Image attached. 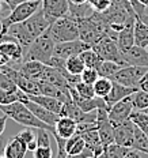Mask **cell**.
<instances>
[{
	"label": "cell",
	"mask_w": 148,
	"mask_h": 158,
	"mask_svg": "<svg viewBox=\"0 0 148 158\" xmlns=\"http://www.w3.org/2000/svg\"><path fill=\"white\" fill-rule=\"evenodd\" d=\"M19 136V139L26 144L30 143L31 140H35V135H37V128H26V130L21 131L19 134H16Z\"/></svg>",
	"instance_id": "f35d334b"
},
{
	"label": "cell",
	"mask_w": 148,
	"mask_h": 158,
	"mask_svg": "<svg viewBox=\"0 0 148 158\" xmlns=\"http://www.w3.org/2000/svg\"><path fill=\"white\" fill-rule=\"evenodd\" d=\"M0 158H3V156H2V154H0Z\"/></svg>",
	"instance_id": "680465c9"
},
{
	"label": "cell",
	"mask_w": 148,
	"mask_h": 158,
	"mask_svg": "<svg viewBox=\"0 0 148 158\" xmlns=\"http://www.w3.org/2000/svg\"><path fill=\"white\" fill-rule=\"evenodd\" d=\"M143 112H144V113H147V114H148V108H147V109H144Z\"/></svg>",
	"instance_id": "6f0895ef"
},
{
	"label": "cell",
	"mask_w": 148,
	"mask_h": 158,
	"mask_svg": "<svg viewBox=\"0 0 148 158\" xmlns=\"http://www.w3.org/2000/svg\"><path fill=\"white\" fill-rule=\"evenodd\" d=\"M134 22H129L125 27L117 34V45L120 48V51L125 53L126 51H129L132 47H134Z\"/></svg>",
	"instance_id": "ffe728a7"
},
{
	"label": "cell",
	"mask_w": 148,
	"mask_h": 158,
	"mask_svg": "<svg viewBox=\"0 0 148 158\" xmlns=\"http://www.w3.org/2000/svg\"><path fill=\"white\" fill-rule=\"evenodd\" d=\"M3 158H4V157H3Z\"/></svg>",
	"instance_id": "91938a15"
},
{
	"label": "cell",
	"mask_w": 148,
	"mask_h": 158,
	"mask_svg": "<svg viewBox=\"0 0 148 158\" xmlns=\"http://www.w3.org/2000/svg\"><path fill=\"white\" fill-rule=\"evenodd\" d=\"M140 19H141V21H143V22H144V23H146V25L148 26V15H146V14H144V15H143V16H141V18H140Z\"/></svg>",
	"instance_id": "f5cc1de1"
},
{
	"label": "cell",
	"mask_w": 148,
	"mask_h": 158,
	"mask_svg": "<svg viewBox=\"0 0 148 158\" xmlns=\"http://www.w3.org/2000/svg\"><path fill=\"white\" fill-rule=\"evenodd\" d=\"M41 10L50 25L58 18L70 15V4L68 0H42Z\"/></svg>",
	"instance_id": "9c48e42d"
},
{
	"label": "cell",
	"mask_w": 148,
	"mask_h": 158,
	"mask_svg": "<svg viewBox=\"0 0 148 158\" xmlns=\"http://www.w3.org/2000/svg\"><path fill=\"white\" fill-rule=\"evenodd\" d=\"M75 90L78 91L79 94L82 95V97L84 98H95L97 95H95V91H94V86L93 85H88V83H84V82H78L76 85H75Z\"/></svg>",
	"instance_id": "e575fe53"
},
{
	"label": "cell",
	"mask_w": 148,
	"mask_h": 158,
	"mask_svg": "<svg viewBox=\"0 0 148 158\" xmlns=\"http://www.w3.org/2000/svg\"><path fill=\"white\" fill-rule=\"evenodd\" d=\"M29 100H31L33 102L41 105V106H44L45 109L53 112L56 114H60L61 116V112H62V106H64V102L60 100H57V98H53V97H48V95H27Z\"/></svg>",
	"instance_id": "7402d4cb"
},
{
	"label": "cell",
	"mask_w": 148,
	"mask_h": 158,
	"mask_svg": "<svg viewBox=\"0 0 148 158\" xmlns=\"http://www.w3.org/2000/svg\"><path fill=\"white\" fill-rule=\"evenodd\" d=\"M88 0H68V4H74V6H83L87 4Z\"/></svg>",
	"instance_id": "681fc988"
},
{
	"label": "cell",
	"mask_w": 148,
	"mask_h": 158,
	"mask_svg": "<svg viewBox=\"0 0 148 158\" xmlns=\"http://www.w3.org/2000/svg\"><path fill=\"white\" fill-rule=\"evenodd\" d=\"M93 49L102 59V61H114V63L120 65H126L124 55L118 48L117 42L113 38H110L109 35H106L101 41H98L93 47Z\"/></svg>",
	"instance_id": "8992f818"
},
{
	"label": "cell",
	"mask_w": 148,
	"mask_h": 158,
	"mask_svg": "<svg viewBox=\"0 0 148 158\" xmlns=\"http://www.w3.org/2000/svg\"><path fill=\"white\" fill-rule=\"evenodd\" d=\"M0 52L3 55H6L7 57L11 60L12 64L19 63L21 64L23 61V55H25V49L19 44L18 41H6L0 44Z\"/></svg>",
	"instance_id": "d6986e66"
},
{
	"label": "cell",
	"mask_w": 148,
	"mask_h": 158,
	"mask_svg": "<svg viewBox=\"0 0 148 158\" xmlns=\"http://www.w3.org/2000/svg\"><path fill=\"white\" fill-rule=\"evenodd\" d=\"M79 38L86 44L94 47L98 41L107 35V26L101 12H93L90 16L78 19Z\"/></svg>",
	"instance_id": "7a4b0ae2"
},
{
	"label": "cell",
	"mask_w": 148,
	"mask_h": 158,
	"mask_svg": "<svg viewBox=\"0 0 148 158\" xmlns=\"http://www.w3.org/2000/svg\"><path fill=\"white\" fill-rule=\"evenodd\" d=\"M21 102H23L26 106H27L29 109L33 112V114H34V116L37 117L38 120H41L42 123L48 124V126L54 127V124L57 123L58 118L61 117L60 114H56V113H53V112L45 109V108L41 106V105L33 102L31 100H29L27 94H25V93H22V95H21Z\"/></svg>",
	"instance_id": "7c38bea8"
},
{
	"label": "cell",
	"mask_w": 148,
	"mask_h": 158,
	"mask_svg": "<svg viewBox=\"0 0 148 158\" xmlns=\"http://www.w3.org/2000/svg\"><path fill=\"white\" fill-rule=\"evenodd\" d=\"M132 149L141 151V153L148 156V135L144 134L139 127L134 128V140H133Z\"/></svg>",
	"instance_id": "83f0119b"
},
{
	"label": "cell",
	"mask_w": 148,
	"mask_h": 158,
	"mask_svg": "<svg viewBox=\"0 0 148 158\" xmlns=\"http://www.w3.org/2000/svg\"><path fill=\"white\" fill-rule=\"evenodd\" d=\"M65 158H94V151L90 149H86L83 153L76 154V156H70V154H67Z\"/></svg>",
	"instance_id": "7bdbcfd3"
},
{
	"label": "cell",
	"mask_w": 148,
	"mask_h": 158,
	"mask_svg": "<svg viewBox=\"0 0 148 158\" xmlns=\"http://www.w3.org/2000/svg\"><path fill=\"white\" fill-rule=\"evenodd\" d=\"M42 81L45 82H49V83L54 85V86L57 87H61V89H70V83H68V81L62 77V74H60L57 70H54V68L49 67L46 65V70H45V74H44V79Z\"/></svg>",
	"instance_id": "cb8c5ba5"
},
{
	"label": "cell",
	"mask_w": 148,
	"mask_h": 158,
	"mask_svg": "<svg viewBox=\"0 0 148 158\" xmlns=\"http://www.w3.org/2000/svg\"><path fill=\"white\" fill-rule=\"evenodd\" d=\"M84 68H86V65L80 59V56H72V57L67 59V70L70 74L80 77V74L84 71Z\"/></svg>",
	"instance_id": "d6a6232c"
},
{
	"label": "cell",
	"mask_w": 148,
	"mask_h": 158,
	"mask_svg": "<svg viewBox=\"0 0 148 158\" xmlns=\"http://www.w3.org/2000/svg\"><path fill=\"white\" fill-rule=\"evenodd\" d=\"M146 156H147V154L141 153V151H137V150H134V149H130L129 153L125 156V158H147Z\"/></svg>",
	"instance_id": "f6af8a7d"
},
{
	"label": "cell",
	"mask_w": 148,
	"mask_h": 158,
	"mask_svg": "<svg viewBox=\"0 0 148 158\" xmlns=\"http://www.w3.org/2000/svg\"><path fill=\"white\" fill-rule=\"evenodd\" d=\"M124 55L126 65H134V67H144L148 68V49L140 47H132Z\"/></svg>",
	"instance_id": "e0dca14e"
},
{
	"label": "cell",
	"mask_w": 148,
	"mask_h": 158,
	"mask_svg": "<svg viewBox=\"0 0 148 158\" xmlns=\"http://www.w3.org/2000/svg\"><path fill=\"white\" fill-rule=\"evenodd\" d=\"M23 91H16V93H11V91H6L0 89V105H10L14 104L16 101H21V95Z\"/></svg>",
	"instance_id": "836d02e7"
},
{
	"label": "cell",
	"mask_w": 148,
	"mask_h": 158,
	"mask_svg": "<svg viewBox=\"0 0 148 158\" xmlns=\"http://www.w3.org/2000/svg\"><path fill=\"white\" fill-rule=\"evenodd\" d=\"M0 89L2 90H6V91H11V93H16L19 91L18 86L8 75H6L4 72L0 71Z\"/></svg>",
	"instance_id": "d590c367"
},
{
	"label": "cell",
	"mask_w": 148,
	"mask_h": 158,
	"mask_svg": "<svg viewBox=\"0 0 148 158\" xmlns=\"http://www.w3.org/2000/svg\"><path fill=\"white\" fill-rule=\"evenodd\" d=\"M48 33L56 44L79 40L78 19H75L74 16H71V15L58 18L57 21H54L53 23L49 26Z\"/></svg>",
	"instance_id": "277c9868"
},
{
	"label": "cell",
	"mask_w": 148,
	"mask_h": 158,
	"mask_svg": "<svg viewBox=\"0 0 148 158\" xmlns=\"http://www.w3.org/2000/svg\"><path fill=\"white\" fill-rule=\"evenodd\" d=\"M93 86H94L95 95L99 97V98H105L111 91V89H113V81L109 79V78L99 77L97 81H95V83L93 85Z\"/></svg>",
	"instance_id": "484cf974"
},
{
	"label": "cell",
	"mask_w": 148,
	"mask_h": 158,
	"mask_svg": "<svg viewBox=\"0 0 148 158\" xmlns=\"http://www.w3.org/2000/svg\"><path fill=\"white\" fill-rule=\"evenodd\" d=\"M3 3H4V2H3V0H0V21L4 18V15L2 14V11H3Z\"/></svg>",
	"instance_id": "816d5d0a"
},
{
	"label": "cell",
	"mask_w": 148,
	"mask_h": 158,
	"mask_svg": "<svg viewBox=\"0 0 148 158\" xmlns=\"http://www.w3.org/2000/svg\"><path fill=\"white\" fill-rule=\"evenodd\" d=\"M130 100H132L133 108L136 110H144L148 108V91L141 90L139 89L137 91L130 95Z\"/></svg>",
	"instance_id": "f546056e"
},
{
	"label": "cell",
	"mask_w": 148,
	"mask_h": 158,
	"mask_svg": "<svg viewBox=\"0 0 148 158\" xmlns=\"http://www.w3.org/2000/svg\"><path fill=\"white\" fill-rule=\"evenodd\" d=\"M34 158H53V150L52 147H38L33 153Z\"/></svg>",
	"instance_id": "ab89813d"
},
{
	"label": "cell",
	"mask_w": 148,
	"mask_h": 158,
	"mask_svg": "<svg viewBox=\"0 0 148 158\" xmlns=\"http://www.w3.org/2000/svg\"><path fill=\"white\" fill-rule=\"evenodd\" d=\"M98 78H99L98 71L94 68H84V71L80 74V81L88 85H94Z\"/></svg>",
	"instance_id": "74e56055"
},
{
	"label": "cell",
	"mask_w": 148,
	"mask_h": 158,
	"mask_svg": "<svg viewBox=\"0 0 148 158\" xmlns=\"http://www.w3.org/2000/svg\"><path fill=\"white\" fill-rule=\"evenodd\" d=\"M49 26H50V22L44 15L42 10H39L33 16H30L27 21L18 25H12L8 29V34L15 41H18L26 51L39 35H42L48 30Z\"/></svg>",
	"instance_id": "6da1fadb"
},
{
	"label": "cell",
	"mask_w": 148,
	"mask_h": 158,
	"mask_svg": "<svg viewBox=\"0 0 148 158\" xmlns=\"http://www.w3.org/2000/svg\"><path fill=\"white\" fill-rule=\"evenodd\" d=\"M54 45L56 42L50 38L46 30L25 51L23 61H39V63L48 64L49 60L53 57Z\"/></svg>",
	"instance_id": "5b68a950"
},
{
	"label": "cell",
	"mask_w": 148,
	"mask_h": 158,
	"mask_svg": "<svg viewBox=\"0 0 148 158\" xmlns=\"http://www.w3.org/2000/svg\"><path fill=\"white\" fill-rule=\"evenodd\" d=\"M70 94H71V98L75 102V105H76L78 108H80L83 112H86V113L98 110V109H107L103 98H99V97L84 98L75 90V87H70Z\"/></svg>",
	"instance_id": "4fadbf2b"
},
{
	"label": "cell",
	"mask_w": 148,
	"mask_h": 158,
	"mask_svg": "<svg viewBox=\"0 0 148 158\" xmlns=\"http://www.w3.org/2000/svg\"><path fill=\"white\" fill-rule=\"evenodd\" d=\"M86 142L83 140V138L79 134H75L72 138L67 139V144H65V150H67V154L70 156H76V154H80L86 150Z\"/></svg>",
	"instance_id": "d4e9b609"
},
{
	"label": "cell",
	"mask_w": 148,
	"mask_h": 158,
	"mask_svg": "<svg viewBox=\"0 0 148 158\" xmlns=\"http://www.w3.org/2000/svg\"><path fill=\"white\" fill-rule=\"evenodd\" d=\"M148 68L134 67V65H124L111 77V81L126 87H140L141 79L144 78Z\"/></svg>",
	"instance_id": "52a82bcc"
},
{
	"label": "cell",
	"mask_w": 148,
	"mask_h": 158,
	"mask_svg": "<svg viewBox=\"0 0 148 158\" xmlns=\"http://www.w3.org/2000/svg\"><path fill=\"white\" fill-rule=\"evenodd\" d=\"M140 89L141 90L148 91V82H143V83H140Z\"/></svg>",
	"instance_id": "f907efd6"
},
{
	"label": "cell",
	"mask_w": 148,
	"mask_h": 158,
	"mask_svg": "<svg viewBox=\"0 0 148 158\" xmlns=\"http://www.w3.org/2000/svg\"><path fill=\"white\" fill-rule=\"evenodd\" d=\"M50 135L52 132L44 128H37V135H35V139H37L38 147H52L50 146Z\"/></svg>",
	"instance_id": "8d00e7d4"
},
{
	"label": "cell",
	"mask_w": 148,
	"mask_h": 158,
	"mask_svg": "<svg viewBox=\"0 0 148 158\" xmlns=\"http://www.w3.org/2000/svg\"><path fill=\"white\" fill-rule=\"evenodd\" d=\"M97 130L103 147H107L114 143V127L111 126L109 120L107 109L97 110Z\"/></svg>",
	"instance_id": "8fae6325"
},
{
	"label": "cell",
	"mask_w": 148,
	"mask_h": 158,
	"mask_svg": "<svg viewBox=\"0 0 148 158\" xmlns=\"http://www.w3.org/2000/svg\"><path fill=\"white\" fill-rule=\"evenodd\" d=\"M143 82H148V71L146 72V75H144V78L141 79V83H143Z\"/></svg>",
	"instance_id": "11a10c76"
},
{
	"label": "cell",
	"mask_w": 148,
	"mask_h": 158,
	"mask_svg": "<svg viewBox=\"0 0 148 158\" xmlns=\"http://www.w3.org/2000/svg\"><path fill=\"white\" fill-rule=\"evenodd\" d=\"M121 67H124V65H120V64L114 63V61H102L101 65L97 68V71H98L99 77L111 79V77H113Z\"/></svg>",
	"instance_id": "4dcf8cb0"
},
{
	"label": "cell",
	"mask_w": 148,
	"mask_h": 158,
	"mask_svg": "<svg viewBox=\"0 0 148 158\" xmlns=\"http://www.w3.org/2000/svg\"><path fill=\"white\" fill-rule=\"evenodd\" d=\"M95 2H97V0H88V4H90L91 6V7H93V4H94V3Z\"/></svg>",
	"instance_id": "9f6ffc18"
},
{
	"label": "cell",
	"mask_w": 148,
	"mask_h": 158,
	"mask_svg": "<svg viewBox=\"0 0 148 158\" xmlns=\"http://www.w3.org/2000/svg\"><path fill=\"white\" fill-rule=\"evenodd\" d=\"M139 89L140 87H126V86H122V85L117 83V82H113V89H111V91L103 98L107 110H109L113 105H116L117 102L125 100L126 97H130V95H132L134 91L139 90Z\"/></svg>",
	"instance_id": "9a60e30c"
},
{
	"label": "cell",
	"mask_w": 148,
	"mask_h": 158,
	"mask_svg": "<svg viewBox=\"0 0 148 158\" xmlns=\"http://www.w3.org/2000/svg\"><path fill=\"white\" fill-rule=\"evenodd\" d=\"M129 120L136 127H139L144 134L148 135V114L147 113H144L143 110H133Z\"/></svg>",
	"instance_id": "1f68e13d"
},
{
	"label": "cell",
	"mask_w": 148,
	"mask_h": 158,
	"mask_svg": "<svg viewBox=\"0 0 148 158\" xmlns=\"http://www.w3.org/2000/svg\"><path fill=\"white\" fill-rule=\"evenodd\" d=\"M8 64H12L11 60H10L6 55H3L2 52H0V67H4V65H8Z\"/></svg>",
	"instance_id": "7dc6e473"
},
{
	"label": "cell",
	"mask_w": 148,
	"mask_h": 158,
	"mask_svg": "<svg viewBox=\"0 0 148 158\" xmlns=\"http://www.w3.org/2000/svg\"><path fill=\"white\" fill-rule=\"evenodd\" d=\"M111 6V0H97L93 4V10L95 12H106Z\"/></svg>",
	"instance_id": "60d3db41"
},
{
	"label": "cell",
	"mask_w": 148,
	"mask_h": 158,
	"mask_svg": "<svg viewBox=\"0 0 148 158\" xmlns=\"http://www.w3.org/2000/svg\"><path fill=\"white\" fill-rule=\"evenodd\" d=\"M27 153V144L19 139L18 135L10 138L8 142L6 143V147L3 150V157L4 158H25Z\"/></svg>",
	"instance_id": "ac0fdd59"
},
{
	"label": "cell",
	"mask_w": 148,
	"mask_h": 158,
	"mask_svg": "<svg viewBox=\"0 0 148 158\" xmlns=\"http://www.w3.org/2000/svg\"><path fill=\"white\" fill-rule=\"evenodd\" d=\"M139 2L144 6V7H148V0H139Z\"/></svg>",
	"instance_id": "db71d44e"
},
{
	"label": "cell",
	"mask_w": 148,
	"mask_h": 158,
	"mask_svg": "<svg viewBox=\"0 0 148 158\" xmlns=\"http://www.w3.org/2000/svg\"><path fill=\"white\" fill-rule=\"evenodd\" d=\"M79 56H80V59L83 60L86 68H94V70H97V68L101 65V63H102V59L97 55V52H95L93 48L84 51L83 53H80Z\"/></svg>",
	"instance_id": "f1b7e54d"
},
{
	"label": "cell",
	"mask_w": 148,
	"mask_h": 158,
	"mask_svg": "<svg viewBox=\"0 0 148 158\" xmlns=\"http://www.w3.org/2000/svg\"><path fill=\"white\" fill-rule=\"evenodd\" d=\"M16 70L23 77L31 79V81H42L45 70H46V64L39 63V61H22L16 67Z\"/></svg>",
	"instance_id": "2e32d148"
},
{
	"label": "cell",
	"mask_w": 148,
	"mask_h": 158,
	"mask_svg": "<svg viewBox=\"0 0 148 158\" xmlns=\"http://www.w3.org/2000/svg\"><path fill=\"white\" fill-rule=\"evenodd\" d=\"M0 110L8 118H11L15 123L21 124L26 128H44V130H48L50 132L54 131V127L48 126V124L42 123L41 120H38L33 114V112L21 101H16V102L10 105H0Z\"/></svg>",
	"instance_id": "3957f363"
},
{
	"label": "cell",
	"mask_w": 148,
	"mask_h": 158,
	"mask_svg": "<svg viewBox=\"0 0 148 158\" xmlns=\"http://www.w3.org/2000/svg\"><path fill=\"white\" fill-rule=\"evenodd\" d=\"M91 45L86 44L84 41H82L80 38L75 40V41H68V42H60V44L54 45V52L53 56L56 57H61V59H70L72 56H79L80 53H83L87 49H91Z\"/></svg>",
	"instance_id": "30bf717a"
},
{
	"label": "cell",
	"mask_w": 148,
	"mask_h": 158,
	"mask_svg": "<svg viewBox=\"0 0 148 158\" xmlns=\"http://www.w3.org/2000/svg\"><path fill=\"white\" fill-rule=\"evenodd\" d=\"M134 45L148 49V26L140 18L134 22Z\"/></svg>",
	"instance_id": "603a6c76"
},
{
	"label": "cell",
	"mask_w": 148,
	"mask_h": 158,
	"mask_svg": "<svg viewBox=\"0 0 148 158\" xmlns=\"http://www.w3.org/2000/svg\"><path fill=\"white\" fill-rule=\"evenodd\" d=\"M129 150L130 149H128V147L113 143V144H110V146L105 147L103 153L98 158H125V156L129 153Z\"/></svg>",
	"instance_id": "4316f807"
},
{
	"label": "cell",
	"mask_w": 148,
	"mask_h": 158,
	"mask_svg": "<svg viewBox=\"0 0 148 158\" xmlns=\"http://www.w3.org/2000/svg\"><path fill=\"white\" fill-rule=\"evenodd\" d=\"M38 149V143H37V139L35 140H31L30 143H27V151H31V153H34L35 150Z\"/></svg>",
	"instance_id": "c3c4849f"
},
{
	"label": "cell",
	"mask_w": 148,
	"mask_h": 158,
	"mask_svg": "<svg viewBox=\"0 0 148 158\" xmlns=\"http://www.w3.org/2000/svg\"><path fill=\"white\" fill-rule=\"evenodd\" d=\"M8 117L6 116V114H3V116H0V136H2V134L6 130V123H7Z\"/></svg>",
	"instance_id": "bcb514c9"
},
{
	"label": "cell",
	"mask_w": 148,
	"mask_h": 158,
	"mask_svg": "<svg viewBox=\"0 0 148 158\" xmlns=\"http://www.w3.org/2000/svg\"><path fill=\"white\" fill-rule=\"evenodd\" d=\"M134 128H136V126L130 120L114 128V143L128 147V149H132L134 140Z\"/></svg>",
	"instance_id": "5bb4252c"
},
{
	"label": "cell",
	"mask_w": 148,
	"mask_h": 158,
	"mask_svg": "<svg viewBox=\"0 0 148 158\" xmlns=\"http://www.w3.org/2000/svg\"><path fill=\"white\" fill-rule=\"evenodd\" d=\"M128 2L130 3V6L133 7L134 12H136L137 18H141V16L144 15V11H146V7H144L143 4L139 2V0H128Z\"/></svg>",
	"instance_id": "b9f144b4"
},
{
	"label": "cell",
	"mask_w": 148,
	"mask_h": 158,
	"mask_svg": "<svg viewBox=\"0 0 148 158\" xmlns=\"http://www.w3.org/2000/svg\"><path fill=\"white\" fill-rule=\"evenodd\" d=\"M78 131V123L71 117L61 116L54 124V132L64 139H70Z\"/></svg>",
	"instance_id": "44dd1931"
},
{
	"label": "cell",
	"mask_w": 148,
	"mask_h": 158,
	"mask_svg": "<svg viewBox=\"0 0 148 158\" xmlns=\"http://www.w3.org/2000/svg\"><path fill=\"white\" fill-rule=\"evenodd\" d=\"M3 2L6 3V6L10 8V11L11 10H14L16 6L22 4V3H26V2H31V0H3Z\"/></svg>",
	"instance_id": "ee69618b"
},
{
	"label": "cell",
	"mask_w": 148,
	"mask_h": 158,
	"mask_svg": "<svg viewBox=\"0 0 148 158\" xmlns=\"http://www.w3.org/2000/svg\"><path fill=\"white\" fill-rule=\"evenodd\" d=\"M133 109L134 108H133L130 97H126L125 100L117 102L116 105H113V106L107 110V116H109L111 126L116 128L118 126H121L122 123H125V121H128Z\"/></svg>",
	"instance_id": "ba28073f"
}]
</instances>
